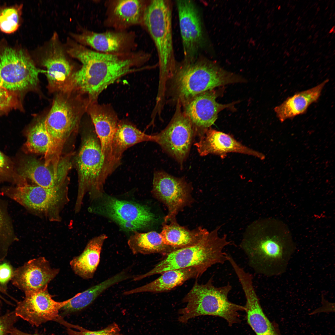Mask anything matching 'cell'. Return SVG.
I'll return each mask as SVG.
<instances>
[{
	"instance_id": "9a60e30c",
	"label": "cell",
	"mask_w": 335,
	"mask_h": 335,
	"mask_svg": "<svg viewBox=\"0 0 335 335\" xmlns=\"http://www.w3.org/2000/svg\"><path fill=\"white\" fill-rule=\"evenodd\" d=\"M184 54L183 61L191 62L200 55L204 35L199 9L192 0L176 1Z\"/></svg>"
},
{
	"instance_id": "277c9868",
	"label": "cell",
	"mask_w": 335,
	"mask_h": 335,
	"mask_svg": "<svg viewBox=\"0 0 335 335\" xmlns=\"http://www.w3.org/2000/svg\"><path fill=\"white\" fill-rule=\"evenodd\" d=\"M89 103L87 97L74 90L56 93L45 118L50 140L45 155L47 159L55 162L60 160L65 143L78 130Z\"/></svg>"
},
{
	"instance_id": "1f68e13d",
	"label": "cell",
	"mask_w": 335,
	"mask_h": 335,
	"mask_svg": "<svg viewBox=\"0 0 335 335\" xmlns=\"http://www.w3.org/2000/svg\"><path fill=\"white\" fill-rule=\"evenodd\" d=\"M16 239L8 216L0 208V261L4 259L10 246Z\"/></svg>"
},
{
	"instance_id": "e575fe53",
	"label": "cell",
	"mask_w": 335,
	"mask_h": 335,
	"mask_svg": "<svg viewBox=\"0 0 335 335\" xmlns=\"http://www.w3.org/2000/svg\"><path fill=\"white\" fill-rule=\"evenodd\" d=\"M18 318L14 311H7L2 315L0 309V335H9L11 329L14 327Z\"/></svg>"
},
{
	"instance_id": "cb8c5ba5",
	"label": "cell",
	"mask_w": 335,
	"mask_h": 335,
	"mask_svg": "<svg viewBox=\"0 0 335 335\" xmlns=\"http://www.w3.org/2000/svg\"><path fill=\"white\" fill-rule=\"evenodd\" d=\"M70 168L56 172L51 167L34 158L23 160L19 168L22 178L30 180L35 185L46 188H54L66 185L65 179Z\"/></svg>"
},
{
	"instance_id": "484cf974",
	"label": "cell",
	"mask_w": 335,
	"mask_h": 335,
	"mask_svg": "<svg viewBox=\"0 0 335 335\" xmlns=\"http://www.w3.org/2000/svg\"><path fill=\"white\" fill-rule=\"evenodd\" d=\"M154 141V135L145 133L127 120H119L112 144V156L116 166H119L123 153L128 148L143 142Z\"/></svg>"
},
{
	"instance_id": "7402d4cb",
	"label": "cell",
	"mask_w": 335,
	"mask_h": 335,
	"mask_svg": "<svg viewBox=\"0 0 335 335\" xmlns=\"http://www.w3.org/2000/svg\"><path fill=\"white\" fill-rule=\"evenodd\" d=\"M239 282L246 299L244 306L246 318L256 335H282L278 324L270 321L264 313L253 285V278L245 276Z\"/></svg>"
},
{
	"instance_id": "5b68a950",
	"label": "cell",
	"mask_w": 335,
	"mask_h": 335,
	"mask_svg": "<svg viewBox=\"0 0 335 335\" xmlns=\"http://www.w3.org/2000/svg\"><path fill=\"white\" fill-rule=\"evenodd\" d=\"M218 227L208 233L198 243L177 249L166 257L147 273L135 276L134 281L174 269L196 267L205 271L212 266L227 261L225 248L230 244L226 235H220Z\"/></svg>"
},
{
	"instance_id": "52a82bcc",
	"label": "cell",
	"mask_w": 335,
	"mask_h": 335,
	"mask_svg": "<svg viewBox=\"0 0 335 335\" xmlns=\"http://www.w3.org/2000/svg\"><path fill=\"white\" fill-rule=\"evenodd\" d=\"M172 4L170 0H150L142 26L146 30L157 50L159 69V88L164 89L177 63L172 34Z\"/></svg>"
},
{
	"instance_id": "9c48e42d",
	"label": "cell",
	"mask_w": 335,
	"mask_h": 335,
	"mask_svg": "<svg viewBox=\"0 0 335 335\" xmlns=\"http://www.w3.org/2000/svg\"><path fill=\"white\" fill-rule=\"evenodd\" d=\"M66 185L46 188L30 184L25 179L4 193L37 216L49 221H59L61 212L69 201Z\"/></svg>"
},
{
	"instance_id": "74e56055",
	"label": "cell",
	"mask_w": 335,
	"mask_h": 335,
	"mask_svg": "<svg viewBox=\"0 0 335 335\" xmlns=\"http://www.w3.org/2000/svg\"><path fill=\"white\" fill-rule=\"evenodd\" d=\"M10 166L8 159L0 151V176L7 172L10 169Z\"/></svg>"
},
{
	"instance_id": "6da1fadb",
	"label": "cell",
	"mask_w": 335,
	"mask_h": 335,
	"mask_svg": "<svg viewBox=\"0 0 335 335\" xmlns=\"http://www.w3.org/2000/svg\"><path fill=\"white\" fill-rule=\"evenodd\" d=\"M66 51L82 63L76 71L73 89L86 97L89 103L97 101L100 94L121 77L142 69L151 57L143 51L120 54L94 51L71 39Z\"/></svg>"
},
{
	"instance_id": "8fae6325",
	"label": "cell",
	"mask_w": 335,
	"mask_h": 335,
	"mask_svg": "<svg viewBox=\"0 0 335 335\" xmlns=\"http://www.w3.org/2000/svg\"><path fill=\"white\" fill-rule=\"evenodd\" d=\"M181 106L177 101L175 113L168 124L160 132L154 134V142L181 167L189 156L196 135L190 119L182 110Z\"/></svg>"
},
{
	"instance_id": "7c38bea8",
	"label": "cell",
	"mask_w": 335,
	"mask_h": 335,
	"mask_svg": "<svg viewBox=\"0 0 335 335\" xmlns=\"http://www.w3.org/2000/svg\"><path fill=\"white\" fill-rule=\"evenodd\" d=\"M98 199L100 201L92 211L109 218L125 230L136 231L150 226L154 221V214L144 205L104 194Z\"/></svg>"
},
{
	"instance_id": "d6a6232c",
	"label": "cell",
	"mask_w": 335,
	"mask_h": 335,
	"mask_svg": "<svg viewBox=\"0 0 335 335\" xmlns=\"http://www.w3.org/2000/svg\"><path fill=\"white\" fill-rule=\"evenodd\" d=\"M22 5L6 8L0 12V29L3 32L11 34L20 26Z\"/></svg>"
},
{
	"instance_id": "5bb4252c",
	"label": "cell",
	"mask_w": 335,
	"mask_h": 335,
	"mask_svg": "<svg viewBox=\"0 0 335 335\" xmlns=\"http://www.w3.org/2000/svg\"><path fill=\"white\" fill-rule=\"evenodd\" d=\"M192 190L191 184L184 178L176 177L162 171L154 172L151 192L168 209L164 223L176 218L180 211L193 203Z\"/></svg>"
},
{
	"instance_id": "4fadbf2b",
	"label": "cell",
	"mask_w": 335,
	"mask_h": 335,
	"mask_svg": "<svg viewBox=\"0 0 335 335\" xmlns=\"http://www.w3.org/2000/svg\"><path fill=\"white\" fill-rule=\"evenodd\" d=\"M25 293V298L17 303L14 311L18 318L36 327L53 321L67 328H74V325L65 321L59 314L60 310L70 301L72 297L63 302L56 301L49 293L48 287Z\"/></svg>"
},
{
	"instance_id": "4dcf8cb0",
	"label": "cell",
	"mask_w": 335,
	"mask_h": 335,
	"mask_svg": "<svg viewBox=\"0 0 335 335\" xmlns=\"http://www.w3.org/2000/svg\"><path fill=\"white\" fill-rule=\"evenodd\" d=\"M45 117H39L28 131L25 147L30 153L44 156L48 150L50 140L45 126Z\"/></svg>"
},
{
	"instance_id": "d6986e66",
	"label": "cell",
	"mask_w": 335,
	"mask_h": 335,
	"mask_svg": "<svg viewBox=\"0 0 335 335\" xmlns=\"http://www.w3.org/2000/svg\"><path fill=\"white\" fill-rule=\"evenodd\" d=\"M198 136L199 140L194 145L201 156L213 154L224 158L228 153H235L252 156L261 160L265 157L263 154L243 145L231 135L211 127Z\"/></svg>"
},
{
	"instance_id": "ba28073f",
	"label": "cell",
	"mask_w": 335,
	"mask_h": 335,
	"mask_svg": "<svg viewBox=\"0 0 335 335\" xmlns=\"http://www.w3.org/2000/svg\"><path fill=\"white\" fill-rule=\"evenodd\" d=\"M89 129L84 135L76 159L78 187L75 211L79 212L86 193L93 200L103 194V186L107 179L99 140L94 129Z\"/></svg>"
},
{
	"instance_id": "8d00e7d4",
	"label": "cell",
	"mask_w": 335,
	"mask_h": 335,
	"mask_svg": "<svg viewBox=\"0 0 335 335\" xmlns=\"http://www.w3.org/2000/svg\"><path fill=\"white\" fill-rule=\"evenodd\" d=\"M14 271L9 263L6 262L0 265V284L2 286H6L11 279Z\"/></svg>"
},
{
	"instance_id": "44dd1931",
	"label": "cell",
	"mask_w": 335,
	"mask_h": 335,
	"mask_svg": "<svg viewBox=\"0 0 335 335\" xmlns=\"http://www.w3.org/2000/svg\"><path fill=\"white\" fill-rule=\"evenodd\" d=\"M149 1H106L105 3L106 10L104 25L118 30H127L129 28L136 25L142 26Z\"/></svg>"
},
{
	"instance_id": "ac0fdd59",
	"label": "cell",
	"mask_w": 335,
	"mask_h": 335,
	"mask_svg": "<svg viewBox=\"0 0 335 335\" xmlns=\"http://www.w3.org/2000/svg\"><path fill=\"white\" fill-rule=\"evenodd\" d=\"M87 112L100 142L104 168L107 171H112L116 168L112 156V144L119 121L117 114L111 105L100 104L97 101L90 103Z\"/></svg>"
},
{
	"instance_id": "30bf717a",
	"label": "cell",
	"mask_w": 335,
	"mask_h": 335,
	"mask_svg": "<svg viewBox=\"0 0 335 335\" xmlns=\"http://www.w3.org/2000/svg\"><path fill=\"white\" fill-rule=\"evenodd\" d=\"M45 70L38 68L23 51L5 48L0 55V87L15 92L37 89L38 76Z\"/></svg>"
},
{
	"instance_id": "4316f807",
	"label": "cell",
	"mask_w": 335,
	"mask_h": 335,
	"mask_svg": "<svg viewBox=\"0 0 335 335\" xmlns=\"http://www.w3.org/2000/svg\"><path fill=\"white\" fill-rule=\"evenodd\" d=\"M168 224L164 223L160 233L166 244L177 249L194 245L199 243L209 232L199 226L192 230L180 225L176 219L170 220Z\"/></svg>"
},
{
	"instance_id": "836d02e7",
	"label": "cell",
	"mask_w": 335,
	"mask_h": 335,
	"mask_svg": "<svg viewBox=\"0 0 335 335\" xmlns=\"http://www.w3.org/2000/svg\"><path fill=\"white\" fill-rule=\"evenodd\" d=\"M19 100L15 92L0 87V110L17 107Z\"/></svg>"
},
{
	"instance_id": "f546056e",
	"label": "cell",
	"mask_w": 335,
	"mask_h": 335,
	"mask_svg": "<svg viewBox=\"0 0 335 335\" xmlns=\"http://www.w3.org/2000/svg\"><path fill=\"white\" fill-rule=\"evenodd\" d=\"M127 244L134 254L160 253L167 255L177 249L165 244L160 233L155 231L147 233L134 232Z\"/></svg>"
},
{
	"instance_id": "2e32d148",
	"label": "cell",
	"mask_w": 335,
	"mask_h": 335,
	"mask_svg": "<svg viewBox=\"0 0 335 335\" xmlns=\"http://www.w3.org/2000/svg\"><path fill=\"white\" fill-rule=\"evenodd\" d=\"M222 92L221 89L207 91L195 96L181 105L183 111L190 119L196 135L211 127L220 111L231 108L236 103L223 104L217 102L216 99Z\"/></svg>"
},
{
	"instance_id": "603a6c76",
	"label": "cell",
	"mask_w": 335,
	"mask_h": 335,
	"mask_svg": "<svg viewBox=\"0 0 335 335\" xmlns=\"http://www.w3.org/2000/svg\"><path fill=\"white\" fill-rule=\"evenodd\" d=\"M329 81L326 79L310 88L296 92L275 106L274 111L280 122L283 123L287 119L305 114L310 106L319 100L323 90Z\"/></svg>"
},
{
	"instance_id": "d4e9b609",
	"label": "cell",
	"mask_w": 335,
	"mask_h": 335,
	"mask_svg": "<svg viewBox=\"0 0 335 335\" xmlns=\"http://www.w3.org/2000/svg\"><path fill=\"white\" fill-rule=\"evenodd\" d=\"M205 271L196 267L174 269L162 273L159 278L142 286L124 291L123 294L128 295L143 292L160 293L167 292L183 284L187 280L196 278Z\"/></svg>"
},
{
	"instance_id": "ab89813d",
	"label": "cell",
	"mask_w": 335,
	"mask_h": 335,
	"mask_svg": "<svg viewBox=\"0 0 335 335\" xmlns=\"http://www.w3.org/2000/svg\"><path fill=\"white\" fill-rule=\"evenodd\" d=\"M3 293L7 296L11 297L7 293V292L6 289L5 288L0 286V304H1L2 303V301H4L6 302V303L11 304V303L9 302H8L7 300H6L2 296V294Z\"/></svg>"
},
{
	"instance_id": "60d3db41",
	"label": "cell",
	"mask_w": 335,
	"mask_h": 335,
	"mask_svg": "<svg viewBox=\"0 0 335 335\" xmlns=\"http://www.w3.org/2000/svg\"><path fill=\"white\" fill-rule=\"evenodd\" d=\"M120 330L118 326L113 330L108 335H122L119 333Z\"/></svg>"
},
{
	"instance_id": "7a4b0ae2",
	"label": "cell",
	"mask_w": 335,
	"mask_h": 335,
	"mask_svg": "<svg viewBox=\"0 0 335 335\" xmlns=\"http://www.w3.org/2000/svg\"><path fill=\"white\" fill-rule=\"evenodd\" d=\"M240 246L249 267L255 273L267 277L285 272L296 249L288 226L273 218L260 219L249 226Z\"/></svg>"
},
{
	"instance_id": "83f0119b",
	"label": "cell",
	"mask_w": 335,
	"mask_h": 335,
	"mask_svg": "<svg viewBox=\"0 0 335 335\" xmlns=\"http://www.w3.org/2000/svg\"><path fill=\"white\" fill-rule=\"evenodd\" d=\"M107 238L103 234L92 239L82 253L70 261V265L75 274L84 279L93 278L100 263L104 243Z\"/></svg>"
},
{
	"instance_id": "f35d334b",
	"label": "cell",
	"mask_w": 335,
	"mask_h": 335,
	"mask_svg": "<svg viewBox=\"0 0 335 335\" xmlns=\"http://www.w3.org/2000/svg\"><path fill=\"white\" fill-rule=\"evenodd\" d=\"M9 335H41L37 333L29 334L22 331L14 327L11 328Z\"/></svg>"
},
{
	"instance_id": "d590c367",
	"label": "cell",
	"mask_w": 335,
	"mask_h": 335,
	"mask_svg": "<svg viewBox=\"0 0 335 335\" xmlns=\"http://www.w3.org/2000/svg\"><path fill=\"white\" fill-rule=\"evenodd\" d=\"M118 326L113 324L105 328L97 331H91L86 329L82 327L79 331H76L68 328V335H108Z\"/></svg>"
},
{
	"instance_id": "8992f818",
	"label": "cell",
	"mask_w": 335,
	"mask_h": 335,
	"mask_svg": "<svg viewBox=\"0 0 335 335\" xmlns=\"http://www.w3.org/2000/svg\"><path fill=\"white\" fill-rule=\"evenodd\" d=\"M232 289L230 283L216 287L211 277L204 284L196 282L182 300L186 306L181 309L179 321L186 323L193 318L201 315H212L225 319L231 326L240 321L239 312L245 311L244 306L234 303L229 299Z\"/></svg>"
},
{
	"instance_id": "ffe728a7",
	"label": "cell",
	"mask_w": 335,
	"mask_h": 335,
	"mask_svg": "<svg viewBox=\"0 0 335 335\" xmlns=\"http://www.w3.org/2000/svg\"><path fill=\"white\" fill-rule=\"evenodd\" d=\"M59 269L52 268L44 257L31 259L14 270L12 284L24 293L48 287L58 275Z\"/></svg>"
},
{
	"instance_id": "f1b7e54d",
	"label": "cell",
	"mask_w": 335,
	"mask_h": 335,
	"mask_svg": "<svg viewBox=\"0 0 335 335\" xmlns=\"http://www.w3.org/2000/svg\"><path fill=\"white\" fill-rule=\"evenodd\" d=\"M129 270L126 269L102 282L79 293L61 310L67 314L80 310L91 304L106 289L121 282L132 278Z\"/></svg>"
},
{
	"instance_id": "e0dca14e",
	"label": "cell",
	"mask_w": 335,
	"mask_h": 335,
	"mask_svg": "<svg viewBox=\"0 0 335 335\" xmlns=\"http://www.w3.org/2000/svg\"><path fill=\"white\" fill-rule=\"evenodd\" d=\"M75 40L96 51L109 54H120L136 51V35L132 31L114 30L102 33L84 30L79 34L71 33Z\"/></svg>"
},
{
	"instance_id": "3957f363",
	"label": "cell",
	"mask_w": 335,
	"mask_h": 335,
	"mask_svg": "<svg viewBox=\"0 0 335 335\" xmlns=\"http://www.w3.org/2000/svg\"><path fill=\"white\" fill-rule=\"evenodd\" d=\"M170 80L173 97L181 105L195 96L216 87L245 82L239 75L223 69L201 55L192 61L177 62Z\"/></svg>"
}]
</instances>
